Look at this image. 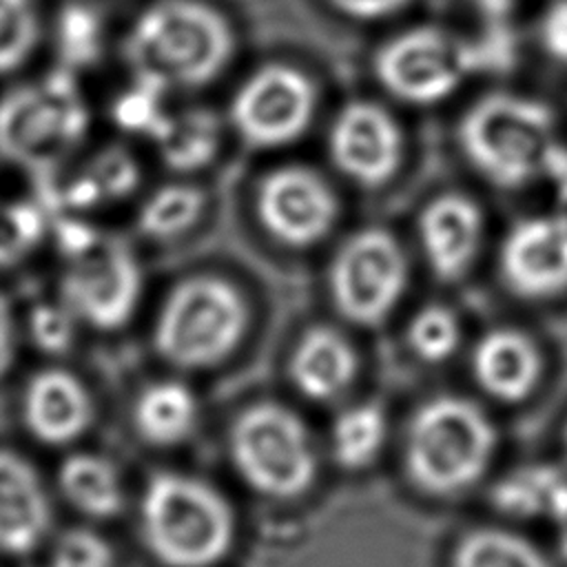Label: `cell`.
<instances>
[{
  "label": "cell",
  "instance_id": "1",
  "mask_svg": "<svg viewBox=\"0 0 567 567\" xmlns=\"http://www.w3.org/2000/svg\"><path fill=\"white\" fill-rule=\"evenodd\" d=\"M235 51L226 18L199 0H159L128 29L124 53L137 73L171 86H204Z\"/></svg>",
  "mask_w": 567,
  "mask_h": 567
},
{
  "label": "cell",
  "instance_id": "2",
  "mask_svg": "<svg viewBox=\"0 0 567 567\" xmlns=\"http://www.w3.org/2000/svg\"><path fill=\"white\" fill-rule=\"evenodd\" d=\"M142 536L166 567H210L235 538V516L208 483L177 472L155 474L140 501Z\"/></svg>",
  "mask_w": 567,
  "mask_h": 567
},
{
  "label": "cell",
  "instance_id": "3",
  "mask_svg": "<svg viewBox=\"0 0 567 567\" xmlns=\"http://www.w3.org/2000/svg\"><path fill=\"white\" fill-rule=\"evenodd\" d=\"M496 450L492 419L463 396L425 401L405 432V467L412 483L432 496H454L481 481Z\"/></svg>",
  "mask_w": 567,
  "mask_h": 567
},
{
  "label": "cell",
  "instance_id": "4",
  "mask_svg": "<svg viewBox=\"0 0 567 567\" xmlns=\"http://www.w3.org/2000/svg\"><path fill=\"white\" fill-rule=\"evenodd\" d=\"M554 113L534 97L492 93L470 106L458 140L476 171L501 188H518L543 175L556 144Z\"/></svg>",
  "mask_w": 567,
  "mask_h": 567
},
{
  "label": "cell",
  "instance_id": "5",
  "mask_svg": "<svg viewBox=\"0 0 567 567\" xmlns=\"http://www.w3.org/2000/svg\"><path fill=\"white\" fill-rule=\"evenodd\" d=\"M248 306L221 277L202 275L177 284L162 303L153 343L171 365L199 370L224 361L241 341Z\"/></svg>",
  "mask_w": 567,
  "mask_h": 567
},
{
  "label": "cell",
  "instance_id": "6",
  "mask_svg": "<svg viewBox=\"0 0 567 567\" xmlns=\"http://www.w3.org/2000/svg\"><path fill=\"white\" fill-rule=\"evenodd\" d=\"M86 128L89 109L66 69L0 97V155L27 168H53Z\"/></svg>",
  "mask_w": 567,
  "mask_h": 567
},
{
  "label": "cell",
  "instance_id": "7",
  "mask_svg": "<svg viewBox=\"0 0 567 567\" xmlns=\"http://www.w3.org/2000/svg\"><path fill=\"white\" fill-rule=\"evenodd\" d=\"M228 450L241 481L264 496H299L317 474L310 432L281 403L246 408L230 427Z\"/></svg>",
  "mask_w": 567,
  "mask_h": 567
},
{
  "label": "cell",
  "instance_id": "8",
  "mask_svg": "<svg viewBox=\"0 0 567 567\" xmlns=\"http://www.w3.org/2000/svg\"><path fill=\"white\" fill-rule=\"evenodd\" d=\"M405 284V255L399 241L381 228H365L348 237L328 272L334 308L359 326L383 321L399 303Z\"/></svg>",
  "mask_w": 567,
  "mask_h": 567
},
{
  "label": "cell",
  "instance_id": "9",
  "mask_svg": "<svg viewBox=\"0 0 567 567\" xmlns=\"http://www.w3.org/2000/svg\"><path fill=\"white\" fill-rule=\"evenodd\" d=\"M381 84L412 104H434L476 73L472 40L436 27L408 29L388 40L374 60Z\"/></svg>",
  "mask_w": 567,
  "mask_h": 567
},
{
  "label": "cell",
  "instance_id": "10",
  "mask_svg": "<svg viewBox=\"0 0 567 567\" xmlns=\"http://www.w3.org/2000/svg\"><path fill=\"white\" fill-rule=\"evenodd\" d=\"M140 297L142 268L126 244L100 235L69 257L60 299L80 323L95 330H117L133 317Z\"/></svg>",
  "mask_w": 567,
  "mask_h": 567
},
{
  "label": "cell",
  "instance_id": "11",
  "mask_svg": "<svg viewBox=\"0 0 567 567\" xmlns=\"http://www.w3.org/2000/svg\"><path fill=\"white\" fill-rule=\"evenodd\" d=\"M315 111L312 82L288 64H268L235 93L230 117L252 146H284L310 124Z\"/></svg>",
  "mask_w": 567,
  "mask_h": 567
},
{
  "label": "cell",
  "instance_id": "12",
  "mask_svg": "<svg viewBox=\"0 0 567 567\" xmlns=\"http://www.w3.org/2000/svg\"><path fill=\"white\" fill-rule=\"evenodd\" d=\"M339 206L332 188L306 166H284L264 177L257 190V215L277 241L306 248L323 239Z\"/></svg>",
  "mask_w": 567,
  "mask_h": 567
},
{
  "label": "cell",
  "instance_id": "13",
  "mask_svg": "<svg viewBox=\"0 0 567 567\" xmlns=\"http://www.w3.org/2000/svg\"><path fill=\"white\" fill-rule=\"evenodd\" d=\"M501 277L523 299L567 290V215L547 213L518 221L501 246Z\"/></svg>",
  "mask_w": 567,
  "mask_h": 567
},
{
  "label": "cell",
  "instance_id": "14",
  "mask_svg": "<svg viewBox=\"0 0 567 567\" xmlns=\"http://www.w3.org/2000/svg\"><path fill=\"white\" fill-rule=\"evenodd\" d=\"M337 168L363 186L385 184L401 159V131L379 104L357 100L339 111L330 128Z\"/></svg>",
  "mask_w": 567,
  "mask_h": 567
},
{
  "label": "cell",
  "instance_id": "15",
  "mask_svg": "<svg viewBox=\"0 0 567 567\" xmlns=\"http://www.w3.org/2000/svg\"><path fill=\"white\" fill-rule=\"evenodd\" d=\"M95 405L86 385L64 368L35 372L22 394V421L44 445H66L93 423Z\"/></svg>",
  "mask_w": 567,
  "mask_h": 567
},
{
  "label": "cell",
  "instance_id": "16",
  "mask_svg": "<svg viewBox=\"0 0 567 567\" xmlns=\"http://www.w3.org/2000/svg\"><path fill=\"white\" fill-rule=\"evenodd\" d=\"M483 213L465 195L434 197L419 217V237L432 272L445 281L461 279L483 241Z\"/></svg>",
  "mask_w": 567,
  "mask_h": 567
},
{
  "label": "cell",
  "instance_id": "17",
  "mask_svg": "<svg viewBox=\"0 0 567 567\" xmlns=\"http://www.w3.org/2000/svg\"><path fill=\"white\" fill-rule=\"evenodd\" d=\"M51 527V501L35 467L0 447V551H33Z\"/></svg>",
  "mask_w": 567,
  "mask_h": 567
},
{
  "label": "cell",
  "instance_id": "18",
  "mask_svg": "<svg viewBox=\"0 0 567 567\" xmlns=\"http://www.w3.org/2000/svg\"><path fill=\"white\" fill-rule=\"evenodd\" d=\"M543 372L536 341L516 328L485 332L472 350V374L483 392L503 403L527 399Z\"/></svg>",
  "mask_w": 567,
  "mask_h": 567
},
{
  "label": "cell",
  "instance_id": "19",
  "mask_svg": "<svg viewBox=\"0 0 567 567\" xmlns=\"http://www.w3.org/2000/svg\"><path fill=\"white\" fill-rule=\"evenodd\" d=\"M359 359L352 343L332 328H312L295 346L288 374L310 401H332L354 381Z\"/></svg>",
  "mask_w": 567,
  "mask_h": 567
},
{
  "label": "cell",
  "instance_id": "20",
  "mask_svg": "<svg viewBox=\"0 0 567 567\" xmlns=\"http://www.w3.org/2000/svg\"><path fill=\"white\" fill-rule=\"evenodd\" d=\"M197 423L199 401L182 381L164 379L148 383L135 399L133 425L151 445H179L197 430Z\"/></svg>",
  "mask_w": 567,
  "mask_h": 567
},
{
  "label": "cell",
  "instance_id": "21",
  "mask_svg": "<svg viewBox=\"0 0 567 567\" xmlns=\"http://www.w3.org/2000/svg\"><path fill=\"white\" fill-rule=\"evenodd\" d=\"M58 485L64 501L80 514L106 520L124 507L122 474L115 463L95 452H75L58 470Z\"/></svg>",
  "mask_w": 567,
  "mask_h": 567
},
{
  "label": "cell",
  "instance_id": "22",
  "mask_svg": "<svg viewBox=\"0 0 567 567\" xmlns=\"http://www.w3.org/2000/svg\"><path fill=\"white\" fill-rule=\"evenodd\" d=\"M492 498L505 514L556 520L567 545V476L563 472L547 465L516 470L494 487Z\"/></svg>",
  "mask_w": 567,
  "mask_h": 567
},
{
  "label": "cell",
  "instance_id": "23",
  "mask_svg": "<svg viewBox=\"0 0 567 567\" xmlns=\"http://www.w3.org/2000/svg\"><path fill=\"white\" fill-rule=\"evenodd\" d=\"M162 159L175 171H197L210 164L219 148V122L206 109L171 113L155 137Z\"/></svg>",
  "mask_w": 567,
  "mask_h": 567
},
{
  "label": "cell",
  "instance_id": "24",
  "mask_svg": "<svg viewBox=\"0 0 567 567\" xmlns=\"http://www.w3.org/2000/svg\"><path fill=\"white\" fill-rule=\"evenodd\" d=\"M388 439V416L379 403H354L339 412L330 430V450L346 470L368 467Z\"/></svg>",
  "mask_w": 567,
  "mask_h": 567
},
{
  "label": "cell",
  "instance_id": "25",
  "mask_svg": "<svg viewBox=\"0 0 567 567\" xmlns=\"http://www.w3.org/2000/svg\"><path fill=\"white\" fill-rule=\"evenodd\" d=\"M452 567H551V563L529 540L489 527L461 538Z\"/></svg>",
  "mask_w": 567,
  "mask_h": 567
},
{
  "label": "cell",
  "instance_id": "26",
  "mask_svg": "<svg viewBox=\"0 0 567 567\" xmlns=\"http://www.w3.org/2000/svg\"><path fill=\"white\" fill-rule=\"evenodd\" d=\"M204 213V193L188 184L157 188L140 208V230L153 239H173L186 233Z\"/></svg>",
  "mask_w": 567,
  "mask_h": 567
},
{
  "label": "cell",
  "instance_id": "27",
  "mask_svg": "<svg viewBox=\"0 0 567 567\" xmlns=\"http://www.w3.org/2000/svg\"><path fill=\"white\" fill-rule=\"evenodd\" d=\"M137 184V166L124 151L111 148L100 153L80 177L64 190L73 206H93L102 199H120Z\"/></svg>",
  "mask_w": 567,
  "mask_h": 567
},
{
  "label": "cell",
  "instance_id": "28",
  "mask_svg": "<svg viewBox=\"0 0 567 567\" xmlns=\"http://www.w3.org/2000/svg\"><path fill=\"white\" fill-rule=\"evenodd\" d=\"M55 47L62 69H86L104 49V24L100 13L84 2H69L55 22Z\"/></svg>",
  "mask_w": 567,
  "mask_h": 567
},
{
  "label": "cell",
  "instance_id": "29",
  "mask_svg": "<svg viewBox=\"0 0 567 567\" xmlns=\"http://www.w3.org/2000/svg\"><path fill=\"white\" fill-rule=\"evenodd\" d=\"M410 350L425 363H443L456 354L463 328L458 315L441 303L421 308L408 323L405 332Z\"/></svg>",
  "mask_w": 567,
  "mask_h": 567
},
{
  "label": "cell",
  "instance_id": "30",
  "mask_svg": "<svg viewBox=\"0 0 567 567\" xmlns=\"http://www.w3.org/2000/svg\"><path fill=\"white\" fill-rule=\"evenodd\" d=\"M166 91L168 86L157 78L137 73V80L133 82V86H128L115 100V109H113L115 122L131 133L148 135L155 140L171 115L164 104Z\"/></svg>",
  "mask_w": 567,
  "mask_h": 567
},
{
  "label": "cell",
  "instance_id": "31",
  "mask_svg": "<svg viewBox=\"0 0 567 567\" xmlns=\"http://www.w3.org/2000/svg\"><path fill=\"white\" fill-rule=\"evenodd\" d=\"M40 40L35 0H0V75L22 66Z\"/></svg>",
  "mask_w": 567,
  "mask_h": 567
},
{
  "label": "cell",
  "instance_id": "32",
  "mask_svg": "<svg viewBox=\"0 0 567 567\" xmlns=\"http://www.w3.org/2000/svg\"><path fill=\"white\" fill-rule=\"evenodd\" d=\"M42 210L29 202H0V266L22 261L42 239Z\"/></svg>",
  "mask_w": 567,
  "mask_h": 567
},
{
  "label": "cell",
  "instance_id": "33",
  "mask_svg": "<svg viewBox=\"0 0 567 567\" xmlns=\"http://www.w3.org/2000/svg\"><path fill=\"white\" fill-rule=\"evenodd\" d=\"M78 317L60 299L53 303H38L29 312V337L42 352L60 354L71 348L78 332Z\"/></svg>",
  "mask_w": 567,
  "mask_h": 567
},
{
  "label": "cell",
  "instance_id": "34",
  "mask_svg": "<svg viewBox=\"0 0 567 567\" xmlns=\"http://www.w3.org/2000/svg\"><path fill=\"white\" fill-rule=\"evenodd\" d=\"M49 567H115V554L100 534L69 529L55 540Z\"/></svg>",
  "mask_w": 567,
  "mask_h": 567
},
{
  "label": "cell",
  "instance_id": "35",
  "mask_svg": "<svg viewBox=\"0 0 567 567\" xmlns=\"http://www.w3.org/2000/svg\"><path fill=\"white\" fill-rule=\"evenodd\" d=\"M540 40L551 58L567 62V0L549 4L540 22Z\"/></svg>",
  "mask_w": 567,
  "mask_h": 567
},
{
  "label": "cell",
  "instance_id": "36",
  "mask_svg": "<svg viewBox=\"0 0 567 567\" xmlns=\"http://www.w3.org/2000/svg\"><path fill=\"white\" fill-rule=\"evenodd\" d=\"M18 354V326L9 299L0 292V379L7 377Z\"/></svg>",
  "mask_w": 567,
  "mask_h": 567
},
{
  "label": "cell",
  "instance_id": "37",
  "mask_svg": "<svg viewBox=\"0 0 567 567\" xmlns=\"http://www.w3.org/2000/svg\"><path fill=\"white\" fill-rule=\"evenodd\" d=\"M339 11L361 18V20H374L385 18L399 9H403L410 0H330Z\"/></svg>",
  "mask_w": 567,
  "mask_h": 567
},
{
  "label": "cell",
  "instance_id": "38",
  "mask_svg": "<svg viewBox=\"0 0 567 567\" xmlns=\"http://www.w3.org/2000/svg\"><path fill=\"white\" fill-rule=\"evenodd\" d=\"M543 175L551 182L560 202L567 204V146L558 142L551 146L543 166Z\"/></svg>",
  "mask_w": 567,
  "mask_h": 567
},
{
  "label": "cell",
  "instance_id": "39",
  "mask_svg": "<svg viewBox=\"0 0 567 567\" xmlns=\"http://www.w3.org/2000/svg\"><path fill=\"white\" fill-rule=\"evenodd\" d=\"M483 16L492 18V20H503L512 7L516 4V0H472Z\"/></svg>",
  "mask_w": 567,
  "mask_h": 567
},
{
  "label": "cell",
  "instance_id": "40",
  "mask_svg": "<svg viewBox=\"0 0 567 567\" xmlns=\"http://www.w3.org/2000/svg\"><path fill=\"white\" fill-rule=\"evenodd\" d=\"M563 439H565V452H567V425H565V436Z\"/></svg>",
  "mask_w": 567,
  "mask_h": 567
}]
</instances>
